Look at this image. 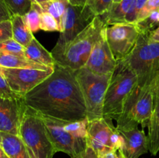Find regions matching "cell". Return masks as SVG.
Segmentation results:
<instances>
[{
  "label": "cell",
  "instance_id": "31",
  "mask_svg": "<svg viewBox=\"0 0 159 158\" xmlns=\"http://www.w3.org/2000/svg\"><path fill=\"white\" fill-rule=\"evenodd\" d=\"M157 11H159V0H148L141 12H139L137 23L145 19L152 12H157Z\"/></svg>",
  "mask_w": 159,
  "mask_h": 158
},
{
  "label": "cell",
  "instance_id": "22",
  "mask_svg": "<svg viewBox=\"0 0 159 158\" xmlns=\"http://www.w3.org/2000/svg\"><path fill=\"white\" fill-rule=\"evenodd\" d=\"M68 4V0H51L41 7L43 12H48L55 19L58 24L60 33L63 31L65 14Z\"/></svg>",
  "mask_w": 159,
  "mask_h": 158
},
{
  "label": "cell",
  "instance_id": "36",
  "mask_svg": "<svg viewBox=\"0 0 159 158\" xmlns=\"http://www.w3.org/2000/svg\"><path fill=\"white\" fill-rule=\"evenodd\" d=\"M97 158H122L119 152L116 150H111V151L107 152L105 153L97 155Z\"/></svg>",
  "mask_w": 159,
  "mask_h": 158
},
{
  "label": "cell",
  "instance_id": "39",
  "mask_svg": "<svg viewBox=\"0 0 159 158\" xmlns=\"http://www.w3.org/2000/svg\"><path fill=\"white\" fill-rule=\"evenodd\" d=\"M31 1L35 2L36 3H37L38 5H40V7H42V6H44L45 4H47L48 2H49L51 0H31Z\"/></svg>",
  "mask_w": 159,
  "mask_h": 158
},
{
  "label": "cell",
  "instance_id": "18",
  "mask_svg": "<svg viewBox=\"0 0 159 158\" xmlns=\"http://www.w3.org/2000/svg\"><path fill=\"white\" fill-rule=\"evenodd\" d=\"M24 55L26 59L40 64L54 68L56 61L51 52L47 50L34 37L31 43L25 47Z\"/></svg>",
  "mask_w": 159,
  "mask_h": 158
},
{
  "label": "cell",
  "instance_id": "12",
  "mask_svg": "<svg viewBox=\"0 0 159 158\" xmlns=\"http://www.w3.org/2000/svg\"><path fill=\"white\" fill-rule=\"evenodd\" d=\"M116 129L124 138V143L118 150L122 158H139L149 151L148 138L144 130L134 122L117 125Z\"/></svg>",
  "mask_w": 159,
  "mask_h": 158
},
{
  "label": "cell",
  "instance_id": "1",
  "mask_svg": "<svg viewBox=\"0 0 159 158\" xmlns=\"http://www.w3.org/2000/svg\"><path fill=\"white\" fill-rule=\"evenodd\" d=\"M39 114L72 122L86 118V107L75 71L56 63L52 74L22 99Z\"/></svg>",
  "mask_w": 159,
  "mask_h": 158
},
{
  "label": "cell",
  "instance_id": "4",
  "mask_svg": "<svg viewBox=\"0 0 159 158\" xmlns=\"http://www.w3.org/2000/svg\"><path fill=\"white\" fill-rule=\"evenodd\" d=\"M19 136L30 158H53L55 151L41 116L26 106L21 119Z\"/></svg>",
  "mask_w": 159,
  "mask_h": 158
},
{
  "label": "cell",
  "instance_id": "26",
  "mask_svg": "<svg viewBox=\"0 0 159 158\" xmlns=\"http://www.w3.org/2000/svg\"><path fill=\"white\" fill-rule=\"evenodd\" d=\"M140 33H149L155 29L156 26H159V11L152 12L151 15L136 23Z\"/></svg>",
  "mask_w": 159,
  "mask_h": 158
},
{
  "label": "cell",
  "instance_id": "20",
  "mask_svg": "<svg viewBox=\"0 0 159 158\" xmlns=\"http://www.w3.org/2000/svg\"><path fill=\"white\" fill-rule=\"evenodd\" d=\"M0 67L2 68H30L41 71H51L54 68L40 64L26 57L0 52Z\"/></svg>",
  "mask_w": 159,
  "mask_h": 158
},
{
  "label": "cell",
  "instance_id": "38",
  "mask_svg": "<svg viewBox=\"0 0 159 158\" xmlns=\"http://www.w3.org/2000/svg\"><path fill=\"white\" fill-rule=\"evenodd\" d=\"M68 2L73 6H85L87 3V0H68Z\"/></svg>",
  "mask_w": 159,
  "mask_h": 158
},
{
  "label": "cell",
  "instance_id": "40",
  "mask_svg": "<svg viewBox=\"0 0 159 158\" xmlns=\"http://www.w3.org/2000/svg\"><path fill=\"white\" fill-rule=\"evenodd\" d=\"M0 158H9L7 156V155L5 153V152L3 151V150L2 149L1 147H0Z\"/></svg>",
  "mask_w": 159,
  "mask_h": 158
},
{
  "label": "cell",
  "instance_id": "15",
  "mask_svg": "<svg viewBox=\"0 0 159 158\" xmlns=\"http://www.w3.org/2000/svg\"><path fill=\"white\" fill-rule=\"evenodd\" d=\"M25 105L21 99L0 97V132L19 135Z\"/></svg>",
  "mask_w": 159,
  "mask_h": 158
},
{
  "label": "cell",
  "instance_id": "27",
  "mask_svg": "<svg viewBox=\"0 0 159 158\" xmlns=\"http://www.w3.org/2000/svg\"><path fill=\"white\" fill-rule=\"evenodd\" d=\"M24 50V46L17 43L12 38L0 42V52L25 57Z\"/></svg>",
  "mask_w": 159,
  "mask_h": 158
},
{
  "label": "cell",
  "instance_id": "7",
  "mask_svg": "<svg viewBox=\"0 0 159 158\" xmlns=\"http://www.w3.org/2000/svg\"><path fill=\"white\" fill-rule=\"evenodd\" d=\"M159 81L140 86L138 84L126 101L124 111L116 120L117 125L134 122L142 128L148 126L154 108V90Z\"/></svg>",
  "mask_w": 159,
  "mask_h": 158
},
{
  "label": "cell",
  "instance_id": "28",
  "mask_svg": "<svg viewBox=\"0 0 159 158\" xmlns=\"http://www.w3.org/2000/svg\"><path fill=\"white\" fill-rule=\"evenodd\" d=\"M113 0H87L86 5L95 15H102L111 7Z\"/></svg>",
  "mask_w": 159,
  "mask_h": 158
},
{
  "label": "cell",
  "instance_id": "21",
  "mask_svg": "<svg viewBox=\"0 0 159 158\" xmlns=\"http://www.w3.org/2000/svg\"><path fill=\"white\" fill-rule=\"evenodd\" d=\"M10 20L12 23V39L24 47L27 46L34 37V33L28 29L23 17L20 15H13Z\"/></svg>",
  "mask_w": 159,
  "mask_h": 158
},
{
  "label": "cell",
  "instance_id": "41",
  "mask_svg": "<svg viewBox=\"0 0 159 158\" xmlns=\"http://www.w3.org/2000/svg\"><path fill=\"white\" fill-rule=\"evenodd\" d=\"M121 0H113V2H120Z\"/></svg>",
  "mask_w": 159,
  "mask_h": 158
},
{
  "label": "cell",
  "instance_id": "5",
  "mask_svg": "<svg viewBox=\"0 0 159 158\" xmlns=\"http://www.w3.org/2000/svg\"><path fill=\"white\" fill-rule=\"evenodd\" d=\"M106 26L101 16H95L93 21L68 45L62 57L56 63L73 71L84 68Z\"/></svg>",
  "mask_w": 159,
  "mask_h": 158
},
{
  "label": "cell",
  "instance_id": "13",
  "mask_svg": "<svg viewBox=\"0 0 159 158\" xmlns=\"http://www.w3.org/2000/svg\"><path fill=\"white\" fill-rule=\"evenodd\" d=\"M106 27L102 30L100 38L93 46L88 61L84 67L95 74L103 75L113 74L117 63L107 42Z\"/></svg>",
  "mask_w": 159,
  "mask_h": 158
},
{
  "label": "cell",
  "instance_id": "8",
  "mask_svg": "<svg viewBox=\"0 0 159 158\" xmlns=\"http://www.w3.org/2000/svg\"><path fill=\"white\" fill-rule=\"evenodd\" d=\"M95 16L87 5L83 6H73L70 3L68 5L63 31L60 33L57 43L51 51L56 62L62 57L68 45L93 21Z\"/></svg>",
  "mask_w": 159,
  "mask_h": 158
},
{
  "label": "cell",
  "instance_id": "34",
  "mask_svg": "<svg viewBox=\"0 0 159 158\" xmlns=\"http://www.w3.org/2000/svg\"><path fill=\"white\" fill-rule=\"evenodd\" d=\"M12 14L4 0H0V23L10 20Z\"/></svg>",
  "mask_w": 159,
  "mask_h": 158
},
{
  "label": "cell",
  "instance_id": "35",
  "mask_svg": "<svg viewBox=\"0 0 159 158\" xmlns=\"http://www.w3.org/2000/svg\"><path fill=\"white\" fill-rule=\"evenodd\" d=\"M71 158H97V153L89 147H87L85 150L78 153L75 156H71Z\"/></svg>",
  "mask_w": 159,
  "mask_h": 158
},
{
  "label": "cell",
  "instance_id": "29",
  "mask_svg": "<svg viewBox=\"0 0 159 158\" xmlns=\"http://www.w3.org/2000/svg\"><path fill=\"white\" fill-rule=\"evenodd\" d=\"M40 29L46 32H60L57 22L50 13L43 12L40 17Z\"/></svg>",
  "mask_w": 159,
  "mask_h": 158
},
{
  "label": "cell",
  "instance_id": "9",
  "mask_svg": "<svg viewBox=\"0 0 159 158\" xmlns=\"http://www.w3.org/2000/svg\"><path fill=\"white\" fill-rule=\"evenodd\" d=\"M136 24L120 23L107 26L106 36L116 60H120L130 54L140 35Z\"/></svg>",
  "mask_w": 159,
  "mask_h": 158
},
{
  "label": "cell",
  "instance_id": "19",
  "mask_svg": "<svg viewBox=\"0 0 159 158\" xmlns=\"http://www.w3.org/2000/svg\"><path fill=\"white\" fill-rule=\"evenodd\" d=\"M134 0H121L119 2H113L110 9L101 16L107 26L120 23H125V18L131 8Z\"/></svg>",
  "mask_w": 159,
  "mask_h": 158
},
{
  "label": "cell",
  "instance_id": "14",
  "mask_svg": "<svg viewBox=\"0 0 159 158\" xmlns=\"http://www.w3.org/2000/svg\"><path fill=\"white\" fill-rule=\"evenodd\" d=\"M115 129L116 127L112 120L103 117L89 121L87 147H91L97 155L113 150L111 146V136Z\"/></svg>",
  "mask_w": 159,
  "mask_h": 158
},
{
  "label": "cell",
  "instance_id": "16",
  "mask_svg": "<svg viewBox=\"0 0 159 158\" xmlns=\"http://www.w3.org/2000/svg\"><path fill=\"white\" fill-rule=\"evenodd\" d=\"M0 147L9 158H30L26 147L19 135L0 132Z\"/></svg>",
  "mask_w": 159,
  "mask_h": 158
},
{
  "label": "cell",
  "instance_id": "6",
  "mask_svg": "<svg viewBox=\"0 0 159 158\" xmlns=\"http://www.w3.org/2000/svg\"><path fill=\"white\" fill-rule=\"evenodd\" d=\"M86 107L89 121L103 117V104L112 74H97L85 68L75 71Z\"/></svg>",
  "mask_w": 159,
  "mask_h": 158
},
{
  "label": "cell",
  "instance_id": "25",
  "mask_svg": "<svg viewBox=\"0 0 159 158\" xmlns=\"http://www.w3.org/2000/svg\"><path fill=\"white\" fill-rule=\"evenodd\" d=\"M12 15H20L23 16L30 9L31 0H4Z\"/></svg>",
  "mask_w": 159,
  "mask_h": 158
},
{
  "label": "cell",
  "instance_id": "24",
  "mask_svg": "<svg viewBox=\"0 0 159 158\" xmlns=\"http://www.w3.org/2000/svg\"><path fill=\"white\" fill-rule=\"evenodd\" d=\"M88 125L89 120L87 118H85L72 122H65L64 128L76 139L86 140L87 134H88Z\"/></svg>",
  "mask_w": 159,
  "mask_h": 158
},
{
  "label": "cell",
  "instance_id": "30",
  "mask_svg": "<svg viewBox=\"0 0 159 158\" xmlns=\"http://www.w3.org/2000/svg\"><path fill=\"white\" fill-rule=\"evenodd\" d=\"M147 1L148 0H134L128 13L126 15L125 23L135 24L137 23V20H138L139 12H141Z\"/></svg>",
  "mask_w": 159,
  "mask_h": 158
},
{
  "label": "cell",
  "instance_id": "33",
  "mask_svg": "<svg viewBox=\"0 0 159 158\" xmlns=\"http://www.w3.org/2000/svg\"><path fill=\"white\" fill-rule=\"evenodd\" d=\"M12 38V23L11 20H7L0 23V42Z\"/></svg>",
  "mask_w": 159,
  "mask_h": 158
},
{
  "label": "cell",
  "instance_id": "23",
  "mask_svg": "<svg viewBox=\"0 0 159 158\" xmlns=\"http://www.w3.org/2000/svg\"><path fill=\"white\" fill-rule=\"evenodd\" d=\"M43 10L40 5L32 1L31 8L24 15L23 20L27 26L28 29L34 33L40 29V17Z\"/></svg>",
  "mask_w": 159,
  "mask_h": 158
},
{
  "label": "cell",
  "instance_id": "3",
  "mask_svg": "<svg viewBox=\"0 0 159 158\" xmlns=\"http://www.w3.org/2000/svg\"><path fill=\"white\" fill-rule=\"evenodd\" d=\"M123 60L137 75L140 86L159 81V43L151 40L148 33H140L134 49Z\"/></svg>",
  "mask_w": 159,
  "mask_h": 158
},
{
  "label": "cell",
  "instance_id": "42",
  "mask_svg": "<svg viewBox=\"0 0 159 158\" xmlns=\"http://www.w3.org/2000/svg\"><path fill=\"white\" fill-rule=\"evenodd\" d=\"M0 74H2V68L0 67Z\"/></svg>",
  "mask_w": 159,
  "mask_h": 158
},
{
  "label": "cell",
  "instance_id": "37",
  "mask_svg": "<svg viewBox=\"0 0 159 158\" xmlns=\"http://www.w3.org/2000/svg\"><path fill=\"white\" fill-rule=\"evenodd\" d=\"M149 38L152 40L159 43V26L148 33Z\"/></svg>",
  "mask_w": 159,
  "mask_h": 158
},
{
  "label": "cell",
  "instance_id": "17",
  "mask_svg": "<svg viewBox=\"0 0 159 158\" xmlns=\"http://www.w3.org/2000/svg\"><path fill=\"white\" fill-rule=\"evenodd\" d=\"M149 152L155 156L159 152V88L154 90V108L148 124Z\"/></svg>",
  "mask_w": 159,
  "mask_h": 158
},
{
  "label": "cell",
  "instance_id": "32",
  "mask_svg": "<svg viewBox=\"0 0 159 158\" xmlns=\"http://www.w3.org/2000/svg\"><path fill=\"white\" fill-rule=\"evenodd\" d=\"M0 97L5 98V99H23L16 94L14 91H12L10 87L9 86V84L6 81L4 75L2 74H0Z\"/></svg>",
  "mask_w": 159,
  "mask_h": 158
},
{
  "label": "cell",
  "instance_id": "10",
  "mask_svg": "<svg viewBox=\"0 0 159 158\" xmlns=\"http://www.w3.org/2000/svg\"><path fill=\"white\" fill-rule=\"evenodd\" d=\"M40 116L55 153L63 152L70 156H73L87 148L86 140L76 139L65 129L64 125L66 121Z\"/></svg>",
  "mask_w": 159,
  "mask_h": 158
},
{
  "label": "cell",
  "instance_id": "2",
  "mask_svg": "<svg viewBox=\"0 0 159 158\" xmlns=\"http://www.w3.org/2000/svg\"><path fill=\"white\" fill-rule=\"evenodd\" d=\"M110 77L103 104V118L117 120L122 115L127 98L138 83V77L124 60H117Z\"/></svg>",
  "mask_w": 159,
  "mask_h": 158
},
{
  "label": "cell",
  "instance_id": "11",
  "mask_svg": "<svg viewBox=\"0 0 159 158\" xmlns=\"http://www.w3.org/2000/svg\"><path fill=\"white\" fill-rule=\"evenodd\" d=\"M30 68H2V74L12 91L23 98L53 73Z\"/></svg>",
  "mask_w": 159,
  "mask_h": 158
}]
</instances>
